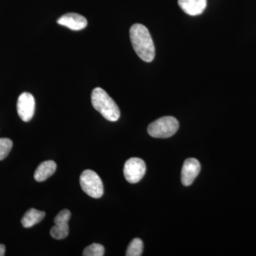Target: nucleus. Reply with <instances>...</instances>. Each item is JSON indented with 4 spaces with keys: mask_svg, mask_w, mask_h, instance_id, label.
I'll return each mask as SVG.
<instances>
[{
    "mask_svg": "<svg viewBox=\"0 0 256 256\" xmlns=\"http://www.w3.org/2000/svg\"><path fill=\"white\" fill-rule=\"evenodd\" d=\"M130 37L134 52L146 62H151L156 56V48L149 30L144 25L134 24L130 30Z\"/></svg>",
    "mask_w": 256,
    "mask_h": 256,
    "instance_id": "f257e3e1",
    "label": "nucleus"
},
{
    "mask_svg": "<svg viewBox=\"0 0 256 256\" xmlns=\"http://www.w3.org/2000/svg\"><path fill=\"white\" fill-rule=\"evenodd\" d=\"M92 105L106 120L116 122L120 118V111L114 99L101 88H96L92 94Z\"/></svg>",
    "mask_w": 256,
    "mask_h": 256,
    "instance_id": "f03ea898",
    "label": "nucleus"
},
{
    "mask_svg": "<svg viewBox=\"0 0 256 256\" xmlns=\"http://www.w3.org/2000/svg\"><path fill=\"white\" fill-rule=\"evenodd\" d=\"M180 124L172 116H165L156 120L149 124L148 134L152 138H168L178 132Z\"/></svg>",
    "mask_w": 256,
    "mask_h": 256,
    "instance_id": "7ed1b4c3",
    "label": "nucleus"
},
{
    "mask_svg": "<svg viewBox=\"0 0 256 256\" xmlns=\"http://www.w3.org/2000/svg\"><path fill=\"white\" fill-rule=\"evenodd\" d=\"M80 184L82 191L92 198H99L104 195L102 180L92 170H86L82 172L80 176Z\"/></svg>",
    "mask_w": 256,
    "mask_h": 256,
    "instance_id": "20e7f679",
    "label": "nucleus"
},
{
    "mask_svg": "<svg viewBox=\"0 0 256 256\" xmlns=\"http://www.w3.org/2000/svg\"><path fill=\"white\" fill-rule=\"evenodd\" d=\"M124 176L128 182H139L146 172V165L140 158H132L126 162L124 165Z\"/></svg>",
    "mask_w": 256,
    "mask_h": 256,
    "instance_id": "39448f33",
    "label": "nucleus"
},
{
    "mask_svg": "<svg viewBox=\"0 0 256 256\" xmlns=\"http://www.w3.org/2000/svg\"><path fill=\"white\" fill-rule=\"evenodd\" d=\"M70 218V212L68 210H60L54 218V226L52 227L50 234L52 238L62 240L68 235V222Z\"/></svg>",
    "mask_w": 256,
    "mask_h": 256,
    "instance_id": "423d86ee",
    "label": "nucleus"
},
{
    "mask_svg": "<svg viewBox=\"0 0 256 256\" xmlns=\"http://www.w3.org/2000/svg\"><path fill=\"white\" fill-rule=\"evenodd\" d=\"M16 109L18 116L24 122L31 120L35 110V100L34 96L30 92L22 94L18 98Z\"/></svg>",
    "mask_w": 256,
    "mask_h": 256,
    "instance_id": "0eeeda50",
    "label": "nucleus"
},
{
    "mask_svg": "<svg viewBox=\"0 0 256 256\" xmlns=\"http://www.w3.org/2000/svg\"><path fill=\"white\" fill-rule=\"evenodd\" d=\"M201 164L195 158H188L184 163L182 170V183L184 186H190L200 174Z\"/></svg>",
    "mask_w": 256,
    "mask_h": 256,
    "instance_id": "6e6552de",
    "label": "nucleus"
},
{
    "mask_svg": "<svg viewBox=\"0 0 256 256\" xmlns=\"http://www.w3.org/2000/svg\"><path fill=\"white\" fill-rule=\"evenodd\" d=\"M57 23L74 31L84 30L86 28L88 24L86 18L82 15L76 13H68L63 15L57 20Z\"/></svg>",
    "mask_w": 256,
    "mask_h": 256,
    "instance_id": "1a4fd4ad",
    "label": "nucleus"
},
{
    "mask_svg": "<svg viewBox=\"0 0 256 256\" xmlns=\"http://www.w3.org/2000/svg\"><path fill=\"white\" fill-rule=\"evenodd\" d=\"M178 4L190 16L202 14L206 8V0H178Z\"/></svg>",
    "mask_w": 256,
    "mask_h": 256,
    "instance_id": "9d476101",
    "label": "nucleus"
},
{
    "mask_svg": "<svg viewBox=\"0 0 256 256\" xmlns=\"http://www.w3.org/2000/svg\"><path fill=\"white\" fill-rule=\"evenodd\" d=\"M57 165L55 162L52 160L45 161L38 165V168L35 171L34 178L36 182H42L46 181L47 178L52 176L56 170Z\"/></svg>",
    "mask_w": 256,
    "mask_h": 256,
    "instance_id": "9b49d317",
    "label": "nucleus"
},
{
    "mask_svg": "<svg viewBox=\"0 0 256 256\" xmlns=\"http://www.w3.org/2000/svg\"><path fill=\"white\" fill-rule=\"evenodd\" d=\"M45 216L46 213L44 212L36 210L35 208H30L22 218V224L24 228H30L42 222Z\"/></svg>",
    "mask_w": 256,
    "mask_h": 256,
    "instance_id": "f8f14e48",
    "label": "nucleus"
},
{
    "mask_svg": "<svg viewBox=\"0 0 256 256\" xmlns=\"http://www.w3.org/2000/svg\"><path fill=\"white\" fill-rule=\"evenodd\" d=\"M143 242L140 238H134L130 242L126 255L127 256H140L143 252Z\"/></svg>",
    "mask_w": 256,
    "mask_h": 256,
    "instance_id": "ddd939ff",
    "label": "nucleus"
},
{
    "mask_svg": "<svg viewBox=\"0 0 256 256\" xmlns=\"http://www.w3.org/2000/svg\"><path fill=\"white\" fill-rule=\"evenodd\" d=\"M105 254V248L99 244H92L84 249L82 252L84 256H104Z\"/></svg>",
    "mask_w": 256,
    "mask_h": 256,
    "instance_id": "4468645a",
    "label": "nucleus"
},
{
    "mask_svg": "<svg viewBox=\"0 0 256 256\" xmlns=\"http://www.w3.org/2000/svg\"><path fill=\"white\" fill-rule=\"evenodd\" d=\"M12 141L8 138H0V161L4 160L12 148Z\"/></svg>",
    "mask_w": 256,
    "mask_h": 256,
    "instance_id": "2eb2a0df",
    "label": "nucleus"
},
{
    "mask_svg": "<svg viewBox=\"0 0 256 256\" xmlns=\"http://www.w3.org/2000/svg\"><path fill=\"white\" fill-rule=\"evenodd\" d=\"M5 246L3 245V244H0V256H4L5 254Z\"/></svg>",
    "mask_w": 256,
    "mask_h": 256,
    "instance_id": "dca6fc26",
    "label": "nucleus"
}]
</instances>
